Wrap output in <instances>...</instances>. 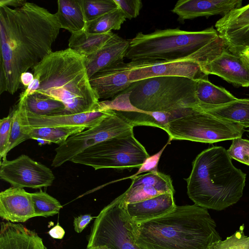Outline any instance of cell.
<instances>
[{"instance_id":"obj_1","label":"cell","mask_w":249,"mask_h":249,"mask_svg":"<svg viewBox=\"0 0 249 249\" xmlns=\"http://www.w3.org/2000/svg\"><path fill=\"white\" fill-rule=\"evenodd\" d=\"M61 28L55 13L35 3L0 6V94L17 91L22 73L53 52Z\"/></svg>"},{"instance_id":"obj_2","label":"cell","mask_w":249,"mask_h":249,"mask_svg":"<svg viewBox=\"0 0 249 249\" xmlns=\"http://www.w3.org/2000/svg\"><path fill=\"white\" fill-rule=\"evenodd\" d=\"M134 238L140 249H213L222 240L208 209L195 204L135 224Z\"/></svg>"},{"instance_id":"obj_3","label":"cell","mask_w":249,"mask_h":249,"mask_svg":"<svg viewBox=\"0 0 249 249\" xmlns=\"http://www.w3.org/2000/svg\"><path fill=\"white\" fill-rule=\"evenodd\" d=\"M32 70L40 82L35 93L62 102L66 114L99 111L84 56L69 48L52 52Z\"/></svg>"},{"instance_id":"obj_4","label":"cell","mask_w":249,"mask_h":249,"mask_svg":"<svg viewBox=\"0 0 249 249\" xmlns=\"http://www.w3.org/2000/svg\"><path fill=\"white\" fill-rule=\"evenodd\" d=\"M246 179V174L234 166L227 150L213 146L196 157L185 180L187 195L194 204L222 211L241 199Z\"/></svg>"},{"instance_id":"obj_5","label":"cell","mask_w":249,"mask_h":249,"mask_svg":"<svg viewBox=\"0 0 249 249\" xmlns=\"http://www.w3.org/2000/svg\"><path fill=\"white\" fill-rule=\"evenodd\" d=\"M218 36L213 26L199 31L156 29L149 34L138 32L128 39L125 58L130 62L193 61L200 66L210 54L209 43Z\"/></svg>"},{"instance_id":"obj_6","label":"cell","mask_w":249,"mask_h":249,"mask_svg":"<svg viewBox=\"0 0 249 249\" xmlns=\"http://www.w3.org/2000/svg\"><path fill=\"white\" fill-rule=\"evenodd\" d=\"M196 89V81L188 78L159 76L133 82L124 91L129 93L131 104L140 111L167 112L198 106Z\"/></svg>"},{"instance_id":"obj_7","label":"cell","mask_w":249,"mask_h":249,"mask_svg":"<svg viewBox=\"0 0 249 249\" xmlns=\"http://www.w3.org/2000/svg\"><path fill=\"white\" fill-rule=\"evenodd\" d=\"M149 156L133 131H130L91 146L70 161L92 167L95 170L112 168L131 171L139 168Z\"/></svg>"},{"instance_id":"obj_8","label":"cell","mask_w":249,"mask_h":249,"mask_svg":"<svg viewBox=\"0 0 249 249\" xmlns=\"http://www.w3.org/2000/svg\"><path fill=\"white\" fill-rule=\"evenodd\" d=\"M163 130L170 141L187 140L210 143L242 138L245 131L242 125L207 112L199 104L188 114L168 123Z\"/></svg>"},{"instance_id":"obj_9","label":"cell","mask_w":249,"mask_h":249,"mask_svg":"<svg viewBox=\"0 0 249 249\" xmlns=\"http://www.w3.org/2000/svg\"><path fill=\"white\" fill-rule=\"evenodd\" d=\"M124 192L104 208L91 228L86 249L105 246L109 249H140L134 238L135 223L128 216Z\"/></svg>"},{"instance_id":"obj_10","label":"cell","mask_w":249,"mask_h":249,"mask_svg":"<svg viewBox=\"0 0 249 249\" xmlns=\"http://www.w3.org/2000/svg\"><path fill=\"white\" fill-rule=\"evenodd\" d=\"M133 127L124 117L112 110L111 114L94 126L71 136L64 143L58 145L55 149V155L51 165L53 167L60 166L91 146L133 131Z\"/></svg>"},{"instance_id":"obj_11","label":"cell","mask_w":249,"mask_h":249,"mask_svg":"<svg viewBox=\"0 0 249 249\" xmlns=\"http://www.w3.org/2000/svg\"><path fill=\"white\" fill-rule=\"evenodd\" d=\"M0 178L12 187L33 189L50 186L55 179L49 168L24 154L1 161Z\"/></svg>"},{"instance_id":"obj_12","label":"cell","mask_w":249,"mask_h":249,"mask_svg":"<svg viewBox=\"0 0 249 249\" xmlns=\"http://www.w3.org/2000/svg\"><path fill=\"white\" fill-rule=\"evenodd\" d=\"M132 69L128 80L134 82L142 79L159 76H179L195 81L208 79V75L200 65L193 61H167L156 60L135 63L129 62Z\"/></svg>"},{"instance_id":"obj_13","label":"cell","mask_w":249,"mask_h":249,"mask_svg":"<svg viewBox=\"0 0 249 249\" xmlns=\"http://www.w3.org/2000/svg\"><path fill=\"white\" fill-rule=\"evenodd\" d=\"M207 74L217 75L236 86L249 87V58L246 53L225 49L201 67Z\"/></svg>"},{"instance_id":"obj_14","label":"cell","mask_w":249,"mask_h":249,"mask_svg":"<svg viewBox=\"0 0 249 249\" xmlns=\"http://www.w3.org/2000/svg\"><path fill=\"white\" fill-rule=\"evenodd\" d=\"M215 27L231 50L243 53L249 48V3L223 16Z\"/></svg>"},{"instance_id":"obj_15","label":"cell","mask_w":249,"mask_h":249,"mask_svg":"<svg viewBox=\"0 0 249 249\" xmlns=\"http://www.w3.org/2000/svg\"><path fill=\"white\" fill-rule=\"evenodd\" d=\"M17 107L19 111L21 125L31 127H81L88 129L97 124L112 112V110H108L75 114L40 116L27 113Z\"/></svg>"},{"instance_id":"obj_16","label":"cell","mask_w":249,"mask_h":249,"mask_svg":"<svg viewBox=\"0 0 249 249\" xmlns=\"http://www.w3.org/2000/svg\"><path fill=\"white\" fill-rule=\"evenodd\" d=\"M131 184L124 192L126 204L146 200L162 194H174L172 180L168 175L151 172L131 178Z\"/></svg>"},{"instance_id":"obj_17","label":"cell","mask_w":249,"mask_h":249,"mask_svg":"<svg viewBox=\"0 0 249 249\" xmlns=\"http://www.w3.org/2000/svg\"><path fill=\"white\" fill-rule=\"evenodd\" d=\"M132 67L124 62L100 71L89 78L91 86L99 99L113 98L128 89Z\"/></svg>"},{"instance_id":"obj_18","label":"cell","mask_w":249,"mask_h":249,"mask_svg":"<svg viewBox=\"0 0 249 249\" xmlns=\"http://www.w3.org/2000/svg\"><path fill=\"white\" fill-rule=\"evenodd\" d=\"M242 0H179L171 12L178 16V21L220 15L242 7Z\"/></svg>"},{"instance_id":"obj_19","label":"cell","mask_w":249,"mask_h":249,"mask_svg":"<svg viewBox=\"0 0 249 249\" xmlns=\"http://www.w3.org/2000/svg\"><path fill=\"white\" fill-rule=\"evenodd\" d=\"M0 216L13 223L25 222L36 217L31 193L11 187L0 193Z\"/></svg>"},{"instance_id":"obj_20","label":"cell","mask_w":249,"mask_h":249,"mask_svg":"<svg viewBox=\"0 0 249 249\" xmlns=\"http://www.w3.org/2000/svg\"><path fill=\"white\" fill-rule=\"evenodd\" d=\"M129 40L115 34L98 51L85 57L89 78L98 71L124 62Z\"/></svg>"},{"instance_id":"obj_21","label":"cell","mask_w":249,"mask_h":249,"mask_svg":"<svg viewBox=\"0 0 249 249\" xmlns=\"http://www.w3.org/2000/svg\"><path fill=\"white\" fill-rule=\"evenodd\" d=\"M174 194H162L142 201L126 204V213L135 224L164 216L172 212L177 206Z\"/></svg>"},{"instance_id":"obj_22","label":"cell","mask_w":249,"mask_h":249,"mask_svg":"<svg viewBox=\"0 0 249 249\" xmlns=\"http://www.w3.org/2000/svg\"><path fill=\"white\" fill-rule=\"evenodd\" d=\"M0 249H46L42 239L21 224L0 223Z\"/></svg>"},{"instance_id":"obj_23","label":"cell","mask_w":249,"mask_h":249,"mask_svg":"<svg viewBox=\"0 0 249 249\" xmlns=\"http://www.w3.org/2000/svg\"><path fill=\"white\" fill-rule=\"evenodd\" d=\"M207 112L224 120L249 127V99H238L218 106L199 104Z\"/></svg>"},{"instance_id":"obj_24","label":"cell","mask_w":249,"mask_h":249,"mask_svg":"<svg viewBox=\"0 0 249 249\" xmlns=\"http://www.w3.org/2000/svg\"><path fill=\"white\" fill-rule=\"evenodd\" d=\"M17 105L22 110L36 116L66 114V107L62 102L38 93L19 98Z\"/></svg>"},{"instance_id":"obj_25","label":"cell","mask_w":249,"mask_h":249,"mask_svg":"<svg viewBox=\"0 0 249 249\" xmlns=\"http://www.w3.org/2000/svg\"><path fill=\"white\" fill-rule=\"evenodd\" d=\"M55 13L61 28L71 33L85 30V18L82 0H58Z\"/></svg>"},{"instance_id":"obj_26","label":"cell","mask_w":249,"mask_h":249,"mask_svg":"<svg viewBox=\"0 0 249 249\" xmlns=\"http://www.w3.org/2000/svg\"><path fill=\"white\" fill-rule=\"evenodd\" d=\"M114 34L112 32L94 34L85 30L71 33L69 48L87 57L100 49Z\"/></svg>"},{"instance_id":"obj_27","label":"cell","mask_w":249,"mask_h":249,"mask_svg":"<svg viewBox=\"0 0 249 249\" xmlns=\"http://www.w3.org/2000/svg\"><path fill=\"white\" fill-rule=\"evenodd\" d=\"M22 127L30 139L37 140L42 144L53 143L58 145L64 143L71 136L86 129L81 127Z\"/></svg>"},{"instance_id":"obj_28","label":"cell","mask_w":249,"mask_h":249,"mask_svg":"<svg viewBox=\"0 0 249 249\" xmlns=\"http://www.w3.org/2000/svg\"><path fill=\"white\" fill-rule=\"evenodd\" d=\"M124 117L134 127L147 125L163 129L169 122L181 116L180 111L171 112H136L116 111Z\"/></svg>"},{"instance_id":"obj_29","label":"cell","mask_w":249,"mask_h":249,"mask_svg":"<svg viewBox=\"0 0 249 249\" xmlns=\"http://www.w3.org/2000/svg\"><path fill=\"white\" fill-rule=\"evenodd\" d=\"M196 93L200 104L212 106L223 105L237 99L225 88L213 85L208 79L196 81Z\"/></svg>"},{"instance_id":"obj_30","label":"cell","mask_w":249,"mask_h":249,"mask_svg":"<svg viewBox=\"0 0 249 249\" xmlns=\"http://www.w3.org/2000/svg\"><path fill=\"white\" fill-rule=\"evenodd\" d=\"M126 18L118 7L116 10L106 13L97 18L87 22L85 31L94 34H101L119 30L126 21Z\"/></svg>"},{"instance_id":"obj_31","label":"cell","mask_w":249,"mask_h":249,"mask_svg":"<svg viewBox=\"0 0 249 249\" xmlns=\"http://www.w3.org/2000/svg\"><path fill=\"white\" fill-rule=\"evenodd\" d=\"M31 194L36 217L53 216L59 213L62 208L58 200L41 190Z\"/></svg>"},{"instance_id":"obj_32","label":"cell","mask_w":249,"mask_h":249,"mask_svg":"<svg viewBox=\"0 0 249 249\" xmlns=\"http://www.w3.org/2000/svg\"><path fill=\"white\" fill-rule=\"evenodd\" d=\"M82 6L87 22L118 8L114 0H82Z\"/></svg>"},{"instance_id":"obj_33","label":"cell","mask_w":249,"mask_h":249,"mask_svg":"<svg viewBox=\"0 0 249 249\" xmlns=\"http://www.w3.org/2000/svg\"><path fill=\"white\" fill-rule=\"evenodd\" d=\"M13 121L11 134L7 147L2 157L3 160H6L8 152L23 142L30 139L28 135L24 132L21 124V119L18 107L16 105L12 110Z\"/></svg>"},{"instance_id":"obj_34","label":"cell","mask_w":249,"mask_h":249,"mask_svg":"<svg viewBox=\"0 0 249 249\" xmlns=\"http://www.w3.org/2000/svg\"><path fill=\"white\" fill-rule=\"evenodd\" d=\"M244 225L233 234L218 242L213 249H249V236L245 234Z\"/></svg>"},{"instance_id":"obj_35","label":"cell","mask_w":249,"mask_h":249,"mask_svg":"<svg viewBox=\"0 0 249 249\" xmlns=\"http://www.w3.org/2000/svg\"><path fill=\"white\" fill-rule=\"evenodd\" d=\"M227 151L231 159L249 166V140L242 138L233 139Z\"/></svg>"},{"instance_id":"obj_36","label":"cell","mask_w":249,"mask_h":249,"mask_svg":"<svg viewBox=\"0 0 249 249\" xmlns=\"http://www.w3.org/2000/svg\"><path fill=\"white\" fill-rule=\"evenodd\" d=\"M13 121L11 111L6 117L0 120V157L2 159L9 141Z\"/></svg>"},{"instance_id":"obj_37","label":"cell","mask_w":249,"mask_h":249,"mask_svg":"<svg viewBox=\"0 0 249 249\" xmlns=\"http://www.w3.org/2000/svg\"><path fill=\"white\" fill-rule=\"evenodd\" d=\"M118 7L124 14L126 18L129 20L136 18L142 7L141 0H114Z\"/></svg>"},{"instance_id":"obj_38","label":"cell","mask_w":249,"mask_h":249,"mask_svg":"<svg viewBox=\"0 0 249 249\" xmlns=\"http://www.w3.org/2000/svg\"><path fill=\"white\" fill-rule=\"evenodd\" d=\"M171 141L169 140L167 143L156 154L149 156L147 158L141 166L139 168L138 171L134 175L123 178L122 179L130 178L138 176L139 174L144 172H157L158 165L160 159L162 155V152L166 148V146L170 143Z\"/></svg>"},{"instance_id":"obj_39","label":"cell","mask_w":249,"mask_h":249,"mask_svg":"<svg viewBox=\"0 0 249 249\" xmlns=\"http://www.w3.org/2000/svg\"><path fill=\"white\" fill-rule=\"evenodd\" d=\"M93 218V217L89 214H81L75 217L73 220L74 231L78 233L81 232Z\"/></svg>"},{"instance_id":"obj_40","label":"cell","mask_w":249,"mask_h":249,"mask_svg":"<svg viewBox=\"0 0 249 249\" xmlns=\"http://www.w3.org/2000/svg\"><path fill=\"white\" fill-rule=\"evenodd\" d=\"M40 84V82L39 77L37 75L34 76L33 81L26 88L25 90L21 93L19 98H24L35 93L39 88Z\"/></svg>"},{"instance_id":"obj_41","label":"cell","mask_w":249,"mask_h":249,"mask_svg":"<svg viewBox=\"0 0 249 249\" xmlns=\"http://www.w3.org/2000/svg\"><path fill=\"white\" fill-rule=\"evenodd\" d=\"M65 231L63 228L60 226L59 223L52 228L49 231L48 234L53 238L61 239L64 237Z\"/></svg>"},{"instance_id":"obj_42","label":"cell","mask_w":249,"mask_h":249,"mask_svg":"<svg viewBox=\"0 0 249 249\" xmlns=\"http://www.w3.org/2000/svg\"><path fill=\"white\" fill-rule=\"evenodd\" d=\"M27 1L23 0H0V6L12 7L17 8L23 6Z\"/></svg>"},{"instance_id":"obj_43","label":"cell","mask_w":249,"mask_h":249,"mask_svg":"<svg viewBox=\"0 0 249 249\" xmlns=\"http://www.w3.org/2000/svg\"><path fill=\"white\" fill-rule=\"evenodd\" d=\"M34 76L33 73L26 71L22 73L20 76V83L24 87L27 88L33 81Z\"/></svg>"},{"instance_id":"obj_44","label":"cell","mask_w":249,"mask_h":249,"mask_svg":"<svg viewBox=\"0 0 249 249\" xmlns=\"http://www.w3.org/2000/svg\"><path fill=\"white\" fill-rule=\"evenodd\" d=\"M92 249H109L105 246H101V247H95V248H92Z\"/></svg>"},{"instance_id":"obj_45","label":"cell","mask_w":249,"mask_h":249,"mask_svg":"<svg viewBox=\"0 0 249 249\" xmlns=\"http://www.w3.org/2000/svg\"><path fill=\"white\" fill-rule=\"evenodd\" d=\"M244 53L249 54V48H248L246 51H245Z\"/></svg>"},{"instance_id":"obj_46","label":"cell","mask_w":249,"mask_h":249,"mask_svg":"<svg viewBox=\"0 0 249 249\" xmlns=\"http://www.w3.org/2000/svg\"><path fill=\"white\" fill-rule=\"evenodd\" d=\"M246 54H247V55L248 56V57H249V54H247V53H246Z\"/></svg>"}]
</instances>
